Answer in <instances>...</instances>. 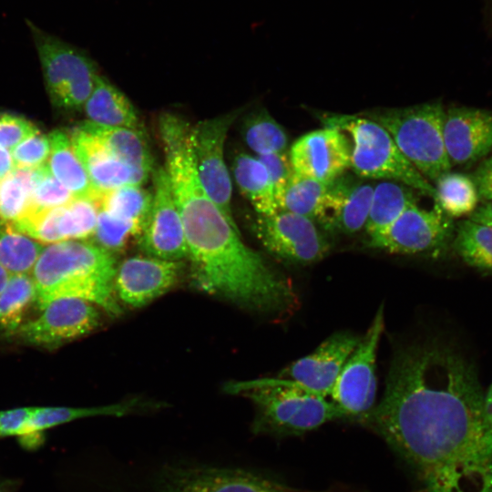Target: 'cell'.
I'll use <instances>...</instances> for the list:
<instances>
[{
    "instance_id": "32",
    "label": "cell",
    "mask_w": 492,
    "mask_h": 492,
    "mask_svg": "<svg viewBox=\"0 0 492 492\" xmlns=\"http://www.w3.org/2000/svg\"><path fill=\"white\" fill-rule=\"evenodd\" d=\"M246 145L255 156L287 151L288 135L283 127L264 108L249 114L242 125Z\"/></svg>"
},
{
    "instance_id": "6",
    "label": "cell",
    "mask_w": 492,
    "mask_h": 492,
    "mask_svg": "<svg viewBox=\"0 0 492 492\" xmlns=\"http://www.w3.org/2000/svg\"><path fill=\"white\" fill-rule=\"evenodd\" d=\"M53 104L83 108L99 76L95 63L80 49L26 20Z\"/></svg>"
},
{
    "instance_id": "36",
    "label": "cell",
    "mask_w": 492,
    "mask_h": 492,
    "mask_svg": "<svg viewBox=\"0 0 492 492\" xmlns=\"http://www.w3.org/2000/svg\"><path fill=\"white\" fill-rule=\"evenodd\" d=\"M140 224L113 216L99 208L94 235L99 246L115 251L122 248L131 236L138 235Z\"/></svg>"
},
{
    "instance_id": "39",
    "label": "cell",
    "mask_w": 492,
    "mask_h": 492,
    "mask_svg": "<svg viewBox=\"0 0 492 492\" xmlns=\"http://www.w3.org/2000/svg\"><path fill=\"white\" fill-rule=\"evenodd\" d=\"M258 158L269 172L278 206V202L294 173L289 152L267 154Z\"/></svg>"
},
{
    "instance_id": "13",
    "label": "cell",
    "mask_w": 492,
    "mask_h": 492,
    "mask_svg": "<svg viewBox=\"0 0 492 492\" xmlns=\"http://www.w3.org/2000/svg\"><path fill=\"white\" fill-rule=\"evenodd\" d=\"M36 319L24 323L17 334L30 344L55 348L95 330L100 313L95 304L77 298H59L46 304Z\"/></svg>"
},
{
    "instance_id": "26",
    "label": "cell",
    "mask_w": 492,
    "mask_h": 492,
    "mask_svg": "<svg viewBox=\"0 0 492 492\" xmlns=\"http://www.w3.org/2000/svg\"><path fill=\"white\" fill-rule=\"evenodd\" d=\"M419 194L398 181L382 180L374 184L364 227L367 234L378 233L391 225L409 207L418 203Z\"/></svg>"
},
{
    "instance_id": "31",
    "label": "cell",
    "mask_w": 492,
    "mask_h": 492,
    "mask_svg": "<svg viewBox=\"0 0 492 492\" xmlns=\"http://www.w3.org/2000/svg\"><path fill=\"white\" fill-rule=\"evenodd\" d=\"M45 245L0 220V264L11 274H31Z\"/></svg>"
},
{
    "instance_id": "16",
    "label": "cell",
    "mask_w": 492,
    "mask_h": 492,
    "mask_svg": "<svg viewBox=\"0 0 492 492\" xmlns=\"http://www.w3.org/2000/svg\"><path fill=\"white\" fill-rule=\"evenodd\" d=\"M360 339L350 332L334 333L313 353L291 364L280 378L327 397Z\"/></svg>"
},
{
    "instance_id": "14",
    "label": "cell",
    "mask_w": 492,
    "mask_h": 492,
    "mask_svg": "<svg viewBox=\"0 0 492 492\" xmlns=\"http://www.w3.org/2000/svg\"><path fill=\"white\" fill-rule=\"evenodd\" d=\"M289 157L294 173L330 183L350 169L351 141L341 129L323 127L295 140Z\"/></svg>"
},
{
    "instance_id": "29",
    "label": "cell",
    "mask_w": 492,
    "mask_h": 492,
    "mask_svg": "<svg viewBox=\"0 0 492 492\" xmlns=\"http://www.w3.org/2000/svg\"><path fill=\"white\" fill-rule=\"evenodd\" d=\"M37 171L38 168H15L0 179V220L13 224L31 211Z\"/></svg>"
},
{
    "instance_id": "46",
    "label": "cell",
    "mask_w": 492,
    "mask_h": 492,
    "mask_svg": "<svg viewBox=\"0 0 492 492\" xmlns=\"http://www.w3.org/2000/svg\"><path fill=\"white\" fill-rule=\"evenodd\" d=\"M0 492H9L5 483L0 482Z\"/></svg>"
},
{
    "instance_id": "44",
    "label": "cell",
    "mask_w": 492,
    "mask_h": 492,
    "mask_svg": "<svg viewBox=\"0 0 492 492\" xmlns=\"http://www.w3.org/2000/svg\"><path fill=\"white\" fill-rule=\"evenodd\" d=\"M484 415L489 428L492 430V384L484 395Z\"/></svg>"
},
{
    "instance_id": "45",
    "label": "cell",
    "mask_w": 492,
    "mask_h": 492,
    "mask_svg": "<svg viewBox=\"0 0 492 492\" xmlns=\"http://www.w3.org/2000/svg\"><path fill=\"white\" fill-rule=\"evenodd\" d=\"M11 274L0 264V293L6 286Z\"/></svg>"
},
{
    "instance_id": "20",
    "label": "cell",
    "mask_w": 492,
    "mask_h": 492,
    "mask_svg": "<svg viewBox=\"0 0 492 492\" xmlns=\"http://www.w3.org/2000/svg\"><path fill=\"white\" fill-rule=\"evenodd\" d=\"M70 138L98 198L101 194L121 186L130 184L142 186L149 179V175L130 168L118 159L97 138L78 128Z\"/></svg>"
},
{
    "instance_id": "12",
    "label": "cell",
    "mask_w": 492,
    "mask_h": 492,
    "mask_svg": "<svg viewBox=\"0 0 492 492\" xmlns=\"http://www.w3.org/2000/svg\"><path fill=\"white\" fill-rule=\"evenodd\" d=\"M153 171L151 204L138 234V245L149 256L179 261L188 254L182 220L165 167Z\"/></svg>"
},
{
    "instance_id": "28",
    "label": "cell",
    "mask_w": 492,
    "mask_h": 492,
    "mask_svg": "<svg viewBox=\"0 0 492 492\" xmlns=\"http://www.w3.org/2000/svg\"><path fill=\"white\" fill-rule=\"evenodd\" d=\"M328 186L329 183L293 173L278 202V211L302 215L319 225Z\"/></svg>"
},
{
    "instance_id": "19",
    "label": "cell",
    "mask_w": 492,
    "mask_h": 492,
    "mask_svg": "<svg viewBox=\"0 0 492 492\" xmlns=\"http://www.w3.org/2000/svg\"><path fill=\"white\" fill-rule=\"evenodd\" d=\"M374 184L347 171L329 183L319 226L353 234L365 227Z\"/></svg>"
},
{
    "instance_id": "18",
    "label": "cell",
    "mask_w": 492,
    "mask_h": 492,
    "mask_svg": "<svg viewBox=\"0 0 492 492\" xmlns=\"http://www.w3.org/2000/svg\"><path fill=\"white\" fill-rule=\"evenodd\" d=\"M181 263L151 256H133L116 269L114 286L126 304L140 307L167 292L179 278Z\"/></svg>"
},
{
    "instance_id": "3",
    "label": "cell",
    "mask_w": 492,
    "mask_h": 492,
    "mask_svg": "<svg viewBox=\"0 0 492 492\" xmlns=\"http://www.w3.org/2000/svg\"><path fill=\"white\" fill-rule=\"evenodd\" d=\"M227 391L243 394L256 408L251 425L254 435L284 437L300 436L345 414L327 397L283 379H262L231 384Z\"/></svg>"
},
{
    "instance_id": "38",
    "label": "cell",
    "mask_w": 492,
    "mask_h": 492,
    "mask_svg": "<svg viewBox=\"0 0 492 492\" xmlns=\"http://www.w3.org/2000/svg\"><path fill=\"white\" fill-rule=\"evenodd\" d=\"M37 131L31 121L21 116L0 113V147L11 150Z\"/></svg>"
},
{
    "instance_id": "24",
    "label": "cell",
    "mask_w": 492,
    "mask_h": 492,
    "mask_svg": "<svg viewBox=\"0 0 492 492\" xmlns=\"http://www.w3.org/2000/svg\"><path fill=\"white\" fill-rule=\"evenodd\" d=\"M51 150L47 166L52 175L60 181L75 198H91L97 201L87 174L77 157L69 135L54 130L49 135Z\"/></svg>"
},
{
    "instance_id": "17",
    "label": "cell",
    "mask_w": 492,
    "mask_h": 492,
    "mask_svg": "<svg viewBox=\"0 0 492 492\" xmlns=\"http://www.w3.org/2000/svg\"><path fill=\"white\" fill-rule=\"evenodd\" d=\"M443 134L451 165H472L492 153V112L451 107L445 112Z\"/></svg>"
},
{
    "instance_id": "7",
    "label": "cell",
    "mask_w": 492,
    "mask_h": 492,
    "mask_svg": "<svg viewBox=\"0 0 492 492\" xmlns=\"http://www.w3.org/2000/svg\"><path fill=\"white\" fill-rule=\"evenodd\" d=\"M456 225L435 203L431 210L409 207L382 231L369 236L368 246L389 253L438 257L452 244Z\"/></svg>"
},
{
    "instance_id": "42",
    "label": "cell",
    "mask_w": 492,
    "mask_h": 492,
    "mask_svg": "<svg viewBox=\"0 0 492 492\" xmlns=\"http://www.w3.org/2000/svg\"><path fill=\"white\" fill-rule=\"evenodd\" d=\"M469 220L492 227V201H483L468 217Z\"/></svg>"
},
{
    "instance_id": "27",
    "label": "cell",
    "mask_w": 492,
    "mask_h": 492,
    "mask_svg": "<svg viewBox=\"0 0 492 492\" xmlns=\"http://www.w3.org/2000/svg\"><path fill=\"white\" fill-rule=\"evenodd\" d=\"M434 182L435 203L451 219L469 217L478 207L480 198L470 175L450 170Z\"/></svg>"
},
{
    "instance_id": "11",
    "label": "cell",
    "mask_w": 492,
    "mask_h": 492,
    "mask_svg": "<svg viewBox=\"0 0 492 492\" xmlns=\"http://www.w3.org/2000/svg\"><path fill=\"white\" fill-rule=\"evenodd\" d=\"M313 220L279 210L259 215L254 222L256 236L274 256L294 264H310L328 253L330 244Z\"/></svg>"
},
{
    "instance_id": "4",
    "label": "cell",
    "mask_w": 492,
    "mask_h": 492,
    "mask_svg": "<svg viewBox=\"0 0 492 492\" xmlns=\"http://www.w3.org/2000/svg\"><path fill=\"white\" fill-rule=\"evenodd\" d=\"M322 122L351 138L353 173L364 179L398 181L436 200L434 185L405 158L380 124L360 114H330Z\"/></svg>"
},
{
    "instance_id": "8",
    "label": "cell",
    "mask_w": 492,
    "mask_h": 492,
    "mask_svg": "<svg viewBox=\"0 0 492 492\" xmlns=\"http://www.w3.org/2000/svg\"><path fill=\"white\" fill-rule=\"evenodd\" d=\"M382 304L366 331L341 370L329 395L347 416L361 421L374 406L376 395L375 360L384 330Z\"/></svg>"
},
{
    "instance_id": "40",
    "label": "cell",
    "mask_w": 492,
    "mask_h": 492,
    "mask_svg": "<svg viewBox=\"0 0 492 492\" xmlns=\"http://www.w3.org/2000/svg\"><path fill=\"white\" fill-rule=\"evenodd\" d=\"M31 406L0 411V437L24 436Z\"/></svg>"
},
{
    "instance_id": "30",
    "label": "cell",
    "mask_w": 492,
    "mask_h": 492,
    "mask_svg": "<svg viewBox=\"0 0 492 492\" xmlns=\"http://www.w3.org/2000/svg\"><path fill=\"white\" fill-rule=\"evenodd\" d=\"M452 246L468 265L492 272V227L463 220L456 224Z\"/></svg>"
},
{
    "instance_id": "43",
    "label": "cell",
    "mask_w": 492,
    "mask_h": 492,
    "mask_svg": "<svg viewBox=\"0 0 492 492\" xmlns=\"http://www.w3.org/2000/svg\"><path fill=\"white\" fill-rule=\"evenodd\" d=\"M15 169L10 150L0 147V179L9 174Z\"/></svg>"
},
{
    "instance_id": "9",
    "label": "cell",
    "mask_w": 492,
    "mask_h": 492,
    "mask_svg": "<svg viewBox=\"0 0 492 492\" xmlns=\"http://www.w3.org/2000/svg\"><path fill=\"white\" fill-rule=\"evenodd\" d=\"M153 492H285V484L242 468L171 464L157 472Z\"/></svg>"
},
{
    "instance_id": "21",
    "label": "cell",
    "mask_w": 492,
    "mask_h": 492,
    "mask_svg": "<svg viewBox=\"0 0 492 492\" xmlns=\"http://www.w3.org/2000/svg\"><path fill=\"white\" fill-rule=\"evenodd\" d=\"M159 406L161 405L138 397L102 406H31L25 436L41 434L46 429L77 419L98 415L121 417L134 413L154 410Z\"/></svg>"
},
{
    "instance_id": "2",
    "label": "cell",
    "mask_w": 492,
    "mask_h": 492,
    "mask_svg": "<svg viewBox=\"0 0 492 492\" xmlns=\"http://www.w3.org/2000/svg\"><path fill=\"white\" fill-rule=\"evenodd\" d=\"M115 260L109 251L84 241L45 245L31 276L39 310L59 298L89 302L110 314L120 308L114 297Z\"/></svg>"
},
{
    "instance_id": "33",
    "label": "cell",
    "mask_w": 492,
    "mask_h": 492,
    "mask_svg": "<svg viewBox=\"0 0 492 492\" xmlns=\"http://www.w3.org/2000/svg\"><path fill=\"white\" fill-rule=\"evenodd\" d=\"M35 300L36 289L31 274L11 275L0 293V332L16 333Z\"/></svg>"
},
{
    "instance_id": "10",
    "label": "cell",
    "mask_w": 492,
    "mask_h": 492,
    "mask_svg": "<svg viewBox=\"0 0 492 492\" xmlns=\"http://www.w3.org/2000/svg\"><path fill=\"white\" fill-rule=\"evenodd\" d=\"M241 108L201 120L192 127L191 142L199 179L229 222L237 227L231 211L232 184L224 159L228 131Z\"/></svg>"
},
{
    "instance_id": "15",
    "label": "cell",
    "mask_w": 492,
    "mask_h": 492,
    "mask_svg": "<svg viewBox=\"0 0 492 492\" xmlns=\"http://www.w3.org/2000/svg\"><path fill=\"white\" fill-rule=\"evenodd\" d=\"M98 202L91 198H74L66 206L29 213L15 228L41 244L82 241L94 235Z\"/></svg>"
},
{
    "instance_id": "5",
    "label": "cell",
    "mask_w": 492,
    "mask_h": 492,
    "mask_svg": "<svg viewBox=\"0 0 492 492\" xmlns=\"http://www.w3.org/2000/svg\"><path fill=\"white\" fill-rule=\"evenodd\" d=\"M445 108L439 101L360 113L380 124L405 158L426 179L435 181L452 165L445 146Z\"/></svg>"
},
{
    "instance_id": "25",
    "label": "cell",
    "mask_w": 492,
    "mask_h": 492,
    "mask_svg": "<svg viewBox=\"0 0 492 492\" xmlns=\"http://www.w3.org/2000/svg\"><path fill=\"white\" fill-rule=\"evenodd\" d=\"M234 180L241 194L259 215L278 211L277 201L269 172L258 157L238 153L232 162Z\"/></svg>"
},
{
    "instance_id": "35",
    "label": "cell",
    "mask_w": 492,
    "mask_h": 492,
    "mask_svg": "<svg viewBox=\"0 0 492 492\" xmlns=\"http://www.w3.org/2000/svg\"><path fill=\"white\" fill-rule=\"evenodd\" d=\"M74 198V195L52 175L47 163L38 168L37 178L31 195V210L66 206Z\"/></svg>"
},
{
    "instance_id": "1",
    "label": "cell",
    "mask_w": 492,
    "mask_h": 492,
    "mask_svg": "<svg viewBox=\"0 0 492 492\" xmlns=\"http://www.w3.org/2000/svg\"><path fill=\"white\" fill-rule=\"evenodd\" d=\"M473 366L443 344L401 348L360 422L411 467L424 492H492V430Z\"/></svg>"
},
{
    "instance_id": "34",
    "label": "cell",
    "mask_w": 492,
    "mask_h": 492,
    "mask_svg": "<svg viewBox=\"0 0 492 492\" xmlns=\"http://www.w3.org/2000/svg\"><path fill=\"white\" fill-rule=\"evenodd\" d=\"M152 194L140 185H125L100 195V209L123 220L142 224L151 204ZM141 227V226H140Z\"/></svg>"
},
{
    "instance_id": "22",
    "label": "cell",
    "mask_w": 492,
    "mask_h": 492,
    "mask_svg": "<svg viewBox=\"0 0 492 492\" xmlns=\"http://www.w3.org/2000/svg\"><path fill=\"white\" fill-rule=\"evenodd\" d=\"M78 128L97 138L118 159L148 175L153 170L150 148L141 128L106 127L84 121Z\"/></svg>"
},
{
    "instance_id": "37",
    "label": "cell",
    "mask_w": 492,
    "mask_h": 492,
    "mask_svg": "<svg viewBox=\"0 0 492 492\" xmlns=\"http://www.w3.org/2000/svg\"><path fill=\"white\" fill-rule=\"evenodd\" d=\"M51 150L49 137L37 131L10 150L15 168L36 169L47 163Z\"/></svg>"
},
{
    "instance_id": "23",
    "label": "cell",
    "mask_w": 492,
    "mask_h": 492,
    "mask_svg": "<svg viewBox=\"0 0 492 492\" xmlns=\"http://www.w3.org/2000/svg\"><path fill=\"white\" fill-rule=\"evenodd\" d=\"M83 108L87 121L94 124L140 128L137 111L128 97L100 75Z\"/></svg>"
},
{
    "instance_id": "41",
    "label": "cell",
    "mask_w": 492,
    "mask_h": 492,
    "mask_svg": "<svg viewBox=\"0 0 492 492\" xmlns=\"http://www.w3.org/2000/svg\"><path fill=\"white\" fill-rule=\"evenodd\" d=\"M470 176L477 186L480 200L492 201V153L481 160Z\"/></svg>"
}]
</instances>
